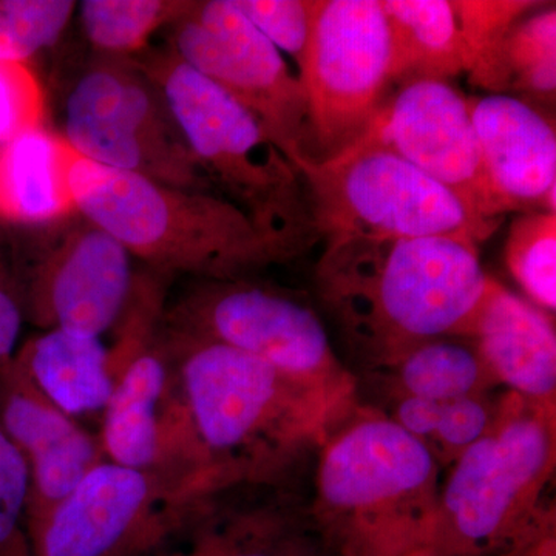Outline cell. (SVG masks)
<instances>
[{
	"instance_id": "3",
	"label": "cell",
	"mask_w": 556,
	"mask_h": 556,
	"mask_svg": "<svg viewBox=\"0 0 556 556\" xmlns=\"http://www.w3.org/2000/svg\"><path fill=\"white\" fill-rule=\"evenodd\" d=\"M316 456L306 507L317 535L340 555L402 556L431 547L444 467L419 439L357 402Z\"/></svg>"
},
{
	"instance_id": "24",
	"label": "cell",
	"mask_w": 556,
	"mask_h": 556,
	"mask_svg": "<svg viewBox=\"0 0 556 556\" xmlns=\"http://www.w3.org/2000/svg\"><path fill=\"white\" fill-rule=\"evenodd\" d=\"M466 51L468 79L489 94H507L506 53L511 28L541 5L532 0H452Z\"/></svg>"
},
{
	"instance_id": "33",
	"label": "cell",
	"mask_w": 556,
	"mask_h": 556,
	"mask_svg": "<svg viewBox=\"0 0 556 556\" xmlns=\"http://www.w3.org/2000/svg\"><path fill=\"white\" fill-rule=\"evenodd\" d=\"M25 318L16 243L0 226V362L13 356Z\"/></svg>"
},
{
	"instance_id": "14",
	"label": "cell",
	"mask_w": 556,
	"mask_h": 556,
	"mask_svg": "<svg viewBox=\"0 0 556 556\" xmlns=\"http://www.w3.org/2000/svg\"><path fill=\"white\" fill-rule=\"evenodd\" d=\"M159 473L97 464L38 525L31 556H152L174 522L160 518Z\"/></svg>"
},
{
	"instance_id": "1",
	"label": "cell",
	"mask_w": 556,
	"mask_h": 556,
	"mask_svg": "<svg viewBox=\"0 0 556 556\" xmlns=\"http://www.w3.org/2000/svg\"><path fill=\"white\" fill-rule=\"evenodd\" d=\"M493 278L478 244L455 237L324 241L318 299L371 371L413 346L470 338Z\"/></svg>"
},
{
	"instance_id": "12",
	"label": "cell",
	"mask_w": 556,
	"mask_h": 556,
	"mask_svg": "<svg viewBox=\"0 0 556 556\" xmlns=\"http://www.w3.org/2000/svg\"><path fill=\"white\" fill-rule=\"evenodd\" d=\"M358 139L391 150L455 193L485 222L508 214L485 174L467 98L450 80H412L388 98Z\"/></svg>"
},
{
	"instance_id": "28",
	"label": "cell",
	"mask_w": 556,
	"mask_h": 556,
	"mask_svg": "<svg viewBox=\"0 0 556 556\" xmlns=\"http://www.w3.org/2000/svg\"><path fill=\"white\" fill-rule=\"evenodd\" d=\"M508 91L554 104L556 91V9L529 13L507 40Z\"/></svg>"
},
{
	"instance_id": "17",
	"label": "cell",
	"mask_w": 556,
	"mask_h": 556,
	"mask_svg": "<svg viewBox=\"0 0 556 556\" xmlns=\"http://www.w3.org/2000/svg\"><path fill=\"white\" fill-rule=\"evenodd\" d=\"M496 386L555 409L556 334L551 314L493 278L470 338Z\"/></svg>"
},
{
	"instance_id": "31",
	"label": "cell",
	"mask_w": 556,
	"mask_h": 556,
	"mask_svg": "<svg viewBox=\"0 0 556 556\" xmlns=\"http://www.w3.org/2000/svg\"><path fill=\"white\" fill-rule=\"evenodd\" d=\"M237 9L281 54L302 68L313 31L314 0H233Z\"/></svg>"
},
{
	"instance_id": "18",
	"label": "cell",
	"mask_w": 556,
	"mask_h": 556,
	"mask_svg": "<svg viewBox=\"0 0 556 556\" xmlns=\"http://www.w3.org/2000/svg\"><path fill=\"white\" fill-rule=\"evenodd\" d=\"M75 153L42 127L0 146V223L40 226L78 214L68 185Z\"/></svg>"
},
{
	"instance_id": "5",
	"label": "cell",
	"mask_w": 556,
	"mask_h": 556,
	"mask_svg": "<svg viewBox=\"0 0 556 556\" xmlns=\"http://www.w3.org/2000/svg\"><path fill=\"white\" fill-rule=\"evenodd\" d=\"M555 468V409L510 393L484 437L448 466L430 551L511 556L551 535L543 506Z\"/></svg>"
},
{
	"instance_id": "22",
	"label": "cell",
	"mask_w": 556,
	"mask_h": 556,
	"mask_svg": "<svg viewBox=\"0 0 556 556\" xmlns=\"http://www.w3.org/2000/svg\"><path fill=\"white\" fill-rule=\"evenodd\" d=\"M372 375L387 380L390 397L427 401L479 396L496 386L468 338L427 340Z\"/></svg>"
},
{
	"instance_id": "20",
	"label": "cell",
	"mask_w": 556,
	"mask_h": 556,
	"mask_svg": "<svg viewBox=\"0 0 556 556\" xmlns=\"http://www.w3.org/2000/svg\"><path fill=\"white\" fill-rule=\"evenodd\" d=\"M391 42V80H450L466 72V51L450 0H380Z\"/></svg>"
},
{
	"instance_id": "25",
	"label": "cell",
	"mask_w": 556,
	"mask_h": 556,
	"mask_svg": "<svg viewBox=\"0 0 556 556\" xmlns=\"http://www.w3.org/2000/svg\"><path fill=\"white\" fill-rule=\"evenodd\" d=\"M309 525L305 501H291L237 519L222 532L208 530L188 551L159 556H306L302 535L303 527Z\"/></svg>"
},
{
	"instance_id": "30",
	"label": "cell",
	"mask_w": 556,
	"mask_h": 556,
	"mask_svg": "<svg viewBox=\"0 0 556 556\" xmlns=\"http://www.w3.org/2000/svg\"><path fill=\"white\" fill-rule=\"evenodd\" d=\"M30 466L0 424V556H31L27 511Z\"/></svg>"
},
{
	"instance_id": "8",
	"label": "cell",
	"mask_w": 556,
	"mask_h": 556,
	"mask_svg": "<svg viewBox=\"0 0 556 556\" xmlns=\"http://www.w3.org/2000/svg\"><path fill=\"white\" fill-rule=\"evenodd\" d=\"M64 139L83 159L172 188L218 193L160 90L127 60L93 65L65 104Z\"/></svg>"
},
{
	"instance_id": "10",
	"label": "cell",
	"mask_w": 556,
	"mask_h": 556,
	"mask_svg": "<svg viewBox=\"0 0 556 556\" xmlns=\"http://www.w3.org/2000/svg\"><path fill=\"white\" fill-rule=\"evenodd\" d=\"M177 336L215 340L268 362L288 378L334 396L357 399L320 316L283 289L247 278L208 280L174 316Z\"/></svg>"
},
{
	"instance_id": "27",
	"label": "cell",
	"mask_w": 556,
	"mask_h": 556,
	"mask_svg": "<svg viewBox=\"0 0 556 556\" xmlns=\"http://www.w3.org/2000/svg\"><path fill=\"white\" fill-rule=\"evenodd\" d=\"M504 257L527 300L538 308L555 314L556 214H519L508 230Z\"/></svg>"
},
{
	"instance_id": "15",
	"label": "cell",
	"mask_w": 556,
	"mask_h": 556,
	"mask_svg": "<svg viewBox=\"0 0 556 556\" xmlns=\"http://www.w3.org/2000/svg\"><path fill=\"white\" fill-rule=\"evenodd\" d=\"M0 424L30 466L28 532L101 463L100 452L72 417L40 393L14 354L0 362Z\"/></svg>"
},
{
	"instance_id": "2",
	"label": "cell",
	"mask_w": 556,
	"mask_h": 556,
	"mask_svg": "<svg viewBox=\"0 0 556 556\" xmlns=\"http://www.w3.org/2000/svg\"><path fill=\"white\" fill-rule=\"evenodd\" d=\"M178 338L186 417L208 484L266 478L317 453L357 404L288 378L237 348Z\"/></svg>"
},
{
	"instance_id": "29",
	"label": "cell",
	"mask_w": 556,
	"mask_h": 556,
	"mask_svg": "<svg viewBox=\"0 0 556 556\" xmlns=\"http://www.w3.org/2000/svg\"><path fill=\"white\" fill-rule=\"evenodd\" d=\"M75 9L73 0H0V61L27 64L61 38Z\"/></svg>"
},
{
	"instance_id": "4",
	"label": "cell",
	"mask_w": 556,
	"mask_h": 556,
	"mask_svg": "<svg viewBox=\"0 0 556 556\" xmlns=\"http://www.w3.org/2000/svg\"><path fill=\"white\" fill-rule=\"evenodd\" d=\"M68 185L80 217L164 273L233 280L292 258L219 193L160 185L78 153Z\"/></svg>"
},
{
	"instance_id": "6",
	"label": "cell",
	"mask_w": 556,
	"mask_h": 556,
	"mask_svg": "<svg viewBox=\"0 0 556 556\" xmlns=\"http://www.w3.org/2000/svg\"><path fill=\"white\" fill-rule=\"evenodd\" d=\"M131 61L155 84L223 197L292 258L318 241L302 175L247 108L172 49Z\"/></svg>"
},
{
	"instance_id": "13",
	"label": "cell",
	"mask_w": 556,
	"mask_h": 556,
	"mask_svg": "<svg viewBox=\"0 0 556 556\" xmlns=\"http://www.w3.org/2000/svg\"><path fill=\"white\" fill-rule=\"evenodd\" d=\"M54 241L33 258L16 247L25 317L100 339L129 302L131 255L118 240L83 217Z\"/></svg>"
},
{
	"instance_id": "9",
	"label": "cell",
	"mask_w": 556,
	"mask_h": 556,
	"mask_svg": "<svg viewBox=\"0 0 556 556\" xmlns=\"http://www.w3.org/2000/svg\"><path fill=\"white\" fill-rule=\"evenodd\" d=\"M299 80L306 102V159H332L365 134L393 83L380 0H314Z\"/></svg>"
},
{
	"instance_id": "23",
	"label": "cell",
	"mask_w": 556,
	"mask_h": 556,
	"mask_svg": "<svg viewBox=\"0 0 556 556\" xmlns=\"http://www.w3.org/2000/svg\"><path fill=\"white\" fill-rule=\"evenodd\" d=\"M501 404L490 401L489 394L450 401L390 397V408L379 409L426 444L442 467H448L490 430Z\"/></svg>"
},
{
	"instance_id": "21",
	"label": "cell",
	"mask_w": 556,
	"mask_h": 556,
	"mask_svg": "<svg viewBox=\"0 0 556 556\" xmlns=\"http://www.w3.org/2000/svg\"><path fill=\"white\" fill-rule=\"evenodd\" d=\"M167 368L153 353H139L124 368L105 405L104 447L112 463L155 471L163 456L160 404Z\"/></svg>"
},
{
	"instance_id": "19",
	"label": "cell",
	"mask_w": 556,
	"mask_h": 556,
	"mask_svg": "<svg viewBox=\"0 0 556 556\" xmlns=\"http://www.w3.org/2000/svg\"><path fill=\"white\" fill-rule=\"evenodd\" d=\"M40 393L65 415L105 408L115 390L100 339L53 328L16 354Z\"/></svg>"
},
{
	"instance_id": "7",
	"label": "cell",
	"mask_w": 556,
	"mask_h": 556,
	"mask_svg": "<svg viewBox=\"0 0 556 556\" xmlns=\"http://www.w3.org/2000/svg\"><path fill=\"white\" fill-rule=\"evenodd\" d=\"M294 166L317 240L455 237L479 247L501 225L475 217L455 193L367 139L332 159H299Z\"/></svg>"
},
{
	"instance_id": "16",
	"label": "cell",
	"mask_w": 556,
	"mask_h": 556,
	"mask_svg": "<svg viewBox=\"0 0 556 556\" xmlns=\"http://www.w3.org/2000/svg\"><path fill=\"white\" fill-rule=\"evenodd\" d=\"M485 174L508 212L556 214V134L514 94L467 98Z\"/></svg>"
},
{
	"instance_id": "32",
	"label": "cell",
	"mask_w": 556,
	"mask_h": 556,
	"mask_svg": "<svg viewBox=\"0 0 556 556\" xmlns=\"http://www.w3.org/2000/svg\"><path fill=\"white\" fill-rule=\"evenodd\" d=\"M43 93L25 62L0 61V146L42 127Z\"/></svg>"
},
{
	"instance_id": "34",
	"label": "cell",
	"mask_w": 556,
	"mask_h": 556,
	"mask_svg": "<svg viewBox=\"0 0 556 556\" xmlns=\"http://www.w3.org/2000/svg\"><path fill=\"white\" fill-rule=\"evenodd\" d=\"M402 556H439L434 554L433 551H430V548H419V551H413L409 552V554H405Z\"/></svg>"
},
{
	"instance_id": "26",
	"label": "cell",
	"mask_w": 556,
	"mask_h": 556,
	"mask_svg": "<svg viewBox=\"0 0 556 556\" xmlns=\"http://www.w3.org/2000/svg\"><path fill=\"white\" fill-rule=\"evenodd\" d=\"M193 2L179 0H84L80 20L87 38L115 56L139 53L153 33L189 13Z\"/></svg>"
},
{
	"instance_id": "11",
	"label": "cell",
	"mask_w": 556,
	"mask_h": 556,
	"mask_svg": "<svg viewBox=\"0 0 556 556\" xmlns=\"http://www.w3.org/2000/svg\"><path fill=\"white\" fill-rule=\"evenodd\" d=\"M170 49L262 124L292 164L306 159V102L287 60L233 0L193 2L172 24Z\"/></svg>"
}]
</instances>
